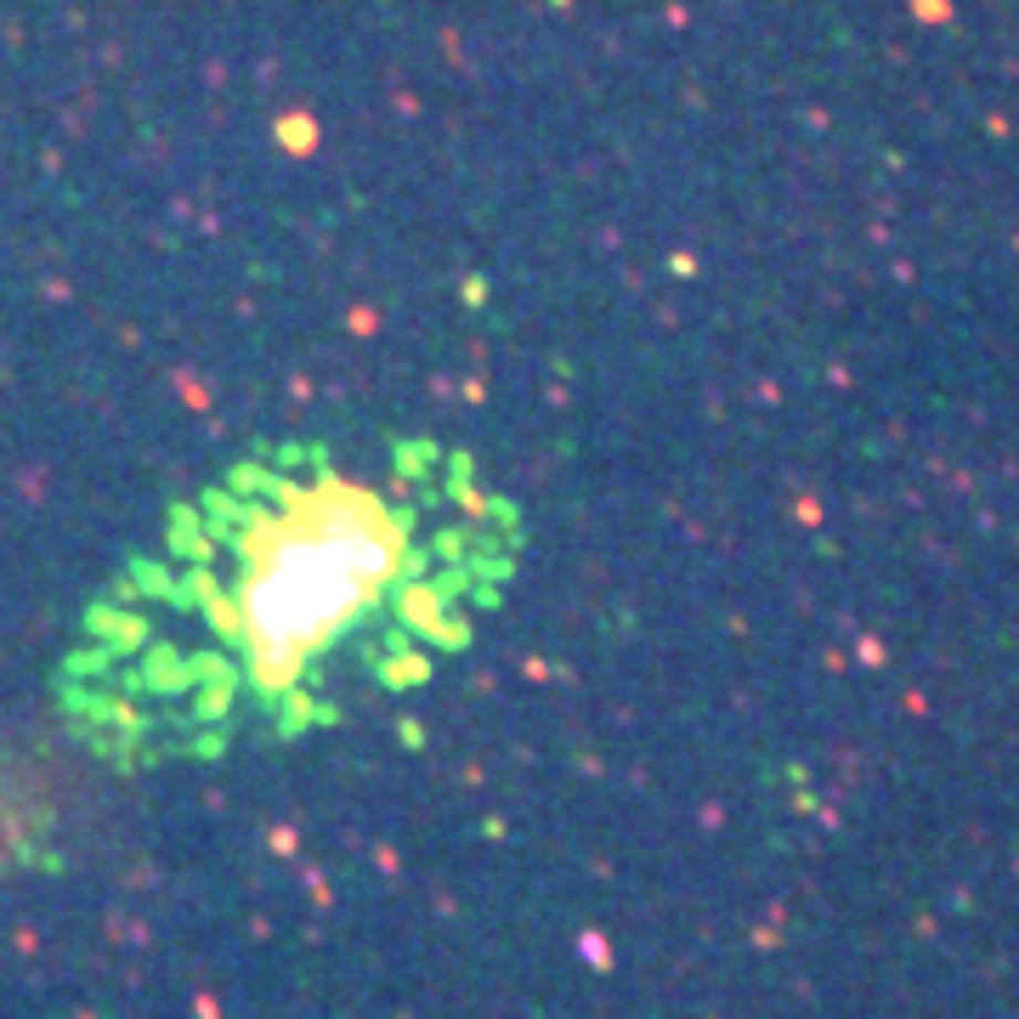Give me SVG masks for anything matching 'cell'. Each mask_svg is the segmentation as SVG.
Wrapping results in <instances>:
<instances>
[{"instance_id": "cell-1", "label": "cell", "mask_w": 1019, "mask_h": 1019, "mask_svg": "<svg viewBox=\"0 0 1019 1019\" xmlns=\"http://www.w3.org/2000/svg\"><path fill=\"white\" fill-rule=\"evenodd\" d=\"M408 521L357 481L323 476L289 488L245 527V657L261 692L295 686L301 668L352 628L403 572Z\"/></svg>"}]
</instances>
